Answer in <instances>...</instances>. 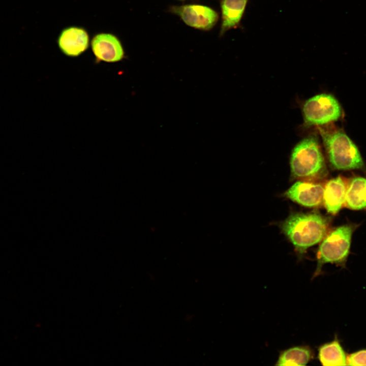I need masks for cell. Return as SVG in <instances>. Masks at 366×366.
<instances>
[{
	"mask_svg": "<svg viewBox=\"0 0 366 366\" xmlns=\"http://www.w3.org/2000/svg\"><path fill=\"white\" fill-rule=\"evenodd\" d=\"M327 220L317 212L295 213L282 225V231L300 255L321 241L328 229Z\"/></svg>",
	"mask_w": 366,
	"mask_h": 366,
	"instance_id": "1",
	"label": "cell"
},
{
	"mask_svg": "<svg viewBox=\"0 0 366 366\" xmlns=\"http://www.w3.org/2000/svg\"><path fill=\"white\" fill-rule=\"evenodd\" d=\"M290 164L292 175L295 178L313 180L322 176L325 171V162L314 136L304 138L295 146Z\"/></svg>",
	"mask_w": 366,
	"mask_h": 366,
	"instance_id": "2",
	"label": "cell"
},
{
	"mask_svg": "<svg viewBox=\"0 0 366 366\" xmlns=\"http://www.w3.org/2000/svg\"><path fill=\"white\" fill-rule=\"evenodd\" d=\"M321 134L331 166L338 170L362 168L360 152L352 140L341 131H325Z\"/></svg>",
	"mask_w": 366,
	"mask_h": 366,
	"instance_id": "3",
	"label": "cell"
},
{
	"mask_svg": "<svg viewBox=\"0 0 366 366\" xmlns=\"http://www.w3.org/2000/svg\"><path fill=\"white\" fill-rule=\"evenodd\" d=\"M353 227L349 225L341 226L326 235L317 253V265L314 277L320 273L324 264H341L349 255Z\"/></svg>",
	"mask_w": 366,
	"mask_h": 366,
	"instance_id": "4",
	"label": "cell"
},
{
	"mask_svg": "<svg viewBox=\"0 0 366 366\" xmlns=\"http://www.w3.org/2000/svg\"><path fill=\"white\" fill-rule=\"evenodd\" d=\"M302 113L307 125H324L338 120L341 115V108L333 96L321 94L305 102Z\"/></svg>",
	"mask_w": 366,
	"mask_h": 366,
	"instance_id": "5",
	"label": "cell"
},
{
	"mask_svg": "<svg viewBox=\"0 0 366 366\" xmlns=\"http://www.w3.org/2000/svg\"><path fill=\"white\" fill-rule=\"evenodd\" d=\"M171 10L172 12L180 16L187 25L203 30L211 29L218 19V15L216 11L204 6H174Z\"/></svg>",
	"mask_w": 366,
	"mask_h": 366,
	"instance_id": "6",
	"label": "cell"
},
{
	"mask_svg": "<svg viewBox=\"0 0 366 366\" xmlns=\"http://www.w3.org/2000/svg\"><path fill=\"white\" fill-rule=\"evenodd\" d=\"M324 186L313 180H299L285 193L292 201L308 207L319 206L323 202Z\"/></svg>",
	"mask_w": 366,
	"mask_h": 366,
	"instance_id": "7",
	"label": "cell"
},
{
	"mask_svg": "<svg viewBox=\"0 0 366 366\" xmlns=\"http://www.w3.org/2000/svg\"><path fill=\"white\" fill-rule=\"evenodd\" d=\"M91 47L97 62H117L124 57V50L120 41L111 34H97L91 41Z\"/></svg>",
	"mask_w": 366,
	"mask_h": 366,
	"instance_id": "8",
	"label": "cell"
},
{
	"mask_svg": "<svg viewBox=\"0 0 366 366\" xmlns=\"http://www.w3.org/2000/svg\"><path fill=\"white\" fill-rule=\"evenodd\" d=\"M89 41V35L85 29L78 26H70L62 31L57 43L63 53L74 57L79 55L87 49Z\"/></svg>",
	"mask_w": 366,
	"mask_h": 366,
	"instance_id": "9",
	"label": "cell"
},
{
	"mask_svg": "<svg viewBox=\"0 0 366 366\" xmlns=\"http://www.w3.org/2000/svg\"><path fill=\"white\" fill-rule=\"evenodd\" d=\"M347 187L341 176L327 182L324 189L323 203L327 211L336 214L345 203Z\"/></svg>",
	"mask_w": 366,
	"mask_h": 366,
	"instance_id": "10",
	"label": "cell"
},
{
	"mask_svg": "<svg viewBox=\"0 0 366 366\" xmlns=\"http://www.w3.org/2000/svg\"><path fill=\"white\" fill-rule=\"evenodd\" d=\"M248 0H222L221 35L239 25Z\"/></svg>",
	"mask_w": 366,
	"mask_h": 366,
	"instance_id": "11",
	"label": "cell"
},
{
	"mask_svg": "<svg viewBox=\"0 0 366 366\" xmlns=\"http://www.w3.org/2000/svg\"><path fill=\"white\" fill-rule=\"evenodd\" d=\"M352 209L366 208V178L355 177L350 180L347 187L345 203Z\"/></svg>",
	"mask_w": 366,
	"mask_h": 366,
	"instance_id": "12",
	"label": "cell"
},
{
	"mask_svg": "<svg viewBox=\"0 0 366 366\" xmlns=\"http://www.w3.org/2000/svg\"><path fill=\"white\" fill-rule=\"evenodd\" d=\"M318 358L324 366L347 365L346 353L337 339L319 347Z\"/></svg>",
	"mask_w": 366,
	"mask_h": 366,
	"instance_id": "13",
	"label": "cell"
},
{
	"mask_svg": "<svg viewBox=\"0 0 366 366\" xmlns=\"http://www.w3.org/2000/svg\"><path fill=\"white\" fill-rule=\"evenodd\" d=\"M313 358L312 350L308 346H295L282 351L277 365H305Z\"/></svg>",
	"mask_w": 366,
	"mask_h": 366,
	"instance_id": "14",
	"label": "cell"
},
{
	"mask_svg": "<svg viewBox=\"0 0 366 366\" xmlns=\"http://www.w3.org/2000/svg\"><path fill=\"white\" fill-rule=\"evenodd\" d=\"M347 365H366V349L361 350L349 355L347 358Z\"/></svg>",
	"mask_w": 366,
	"mask_h": 366,
	"instance_id": "15",
	"label": "cell"
}]
</instances>
